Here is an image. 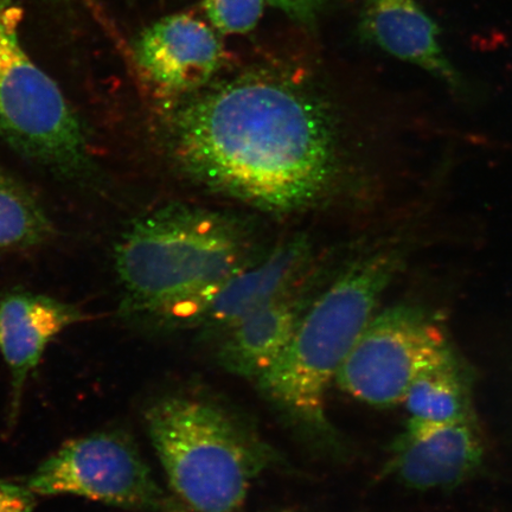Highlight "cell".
I'll use <instances>...</instances> for the list:
<instances>
[{
	"label": "cell",
	"mask_w": 512,
	"mask_h": 512,
	"mask_svg": "<svg viewBox=\"0 0 512 512\" xmlns=\"http://www.w3.org/2000/svg\"><path fill=\"white\" fill-rule=\"evenodd\" d=\"M172 151L183 171L271 213L323 200L342 168L337 119L297 72L256 67L175 102Z\"/></svg>",
	"instance_id": "obj_1"
},
{
	"label": "cell",
	"mask_w": 512,
	"mask_h": 512,
	"mask_svg": "<svg viewBox=\"0 0 512 512\" xmlns=\"http://www.w3.org/2000/svg\"><path fill=\"white\" fill-rule=\"evenodd\" d=\"M238 222L207 210L169 207L144 216L115 248L125 317L195 326L226 281L249 264Z\"/></svg>",
	"instance_id": "obj_2"
},
{
	"label": "cell",
	"mask_w": 512,
	"mask_h": 512,
	"mask_svg": "<svg viewBox=\"0 0 512 512\" xmlns=\"http://www.w3.org/2000/svg\"><path fill=\"white\" fill-rule=\"evenodd\" d=\"M411 248L398 240L352 261L307 307L283 355L256 381L279 411L318 440H335L326 394Z\"/></svg>",
	"instance_id": "obj_3"
},
{
	"label": "cell",
	"mask_w": 512,
	"mask_h": 512,
	"mask_svg": "<svg viewBox=\"0 0 512 512\" xmlns=\"http://www.w3.org/2000/svg\"><path fill=\"white\" fill-rule=\"evenodd\" d=\"M147 432L171 488L195 512H235L278 454L214 401L160 399L145 414Z\"/></svg>",
	"instance_id": "obj_4"
},
{
	"label": "cell",
	"mask_w": 512,
	"mask_h": 512,
	"mask_svg": "<svg viewBox=\"0 0 512 512\" xmlns=\"http://www.w3.org/2000/svg\"><path fill=\"white\" fill-rule=\"evenodd\" d=\"M17 0H0V139L67 181L94 172L88 134L57 83L24 49Z\"/></svg>",
	"instance_id": "obj_5"
},
{
	"label": "cell",
	"mask_w": 512,
	"mask_h": 512,
	"mask_svg": "<svg viewBox=\"0 0 512 512\" xmlns=\"http://www.w3.org/2000/svg\"><path fill=\"white\" fill-rule=\"evenodd\" d=\"M452 356L444 332L424 310L396 305L371 318L335 381L368 405L394 406L422 373Z\"/></svg>",
	"instance_id": "obj_6"
},
{
	"label": "cell",
	"mask_w": 512,
	"mask_h": 512,
	"mask_svg": "<svg viewBox=\"0 0 512 512\" xmlns=\"http://www.w3.org/2000/svg\"><path fill=\"white\" fill-rule=\"evenodd\" d=\"M27 486L37 496H79L121 509L168 505L137 448L117 433L70 441L32 473Z\"/></svg>",
	"instance_id": "obj_7"
},
{
	"label": "cell",
	"mask_w": 512,
	"mask_h": 512,
	"mask_svg": "<svg viewBox=\"0 0 512 512\" xmlns=\"http://www.w3.org/2000/svg\"><path fill=\"white\" fill-rule=\"evenodd\" d=\"M133 56L145 79L174 104L213 82L227 59L217 31L190 14L164 17L140 32Z\"/></svg>",
	"instance_id": "obj_8"
},
{
	"label": "cell",
	"mask_w": 512,
	"mask_h": 512,
	"mask_svg": "<svg viewBox=\"0 0 512 512\" xmlns=\"http://www.w3.org/2000/svg\"><path fill=\"white\" fill-rule=\"evenodd\" d=\"M389 473L408 488H453L473 475L482 464L483 445L470 422L425 424L408 421L392 445Z\"/></svg>",
	"instance_id": "obj_9"
},
{
	"label": "cell",
	"mask_w": 512,
	"mask_h": 512,
	"mask_svg": "<svg viewBox=\"0 0 512 512\" xmlns=\"http://www.w3.org/2000/svg\"><path fill=\"white\" fill-rule=\"evenodd\" d=\"M358 32L370 46L425 70L452 92L469 93V81L441 46L438 23L416 0H366Z\"/></svg>",
	"instance_id": "obj_10"
},
{
	"label": "cell",
	"mask_w": 512,
	"mask_h": 512,
	"mask_svg": "<svg viewBox=\"0 0 512 512\" xmlns=\"http://www.w3.org/2000/svg\"><path fill=\"white\" fill-rule=\"evenodd\" d=\"M85 319L78 307L42 294L16 291L0 299V354L11 374V419H15L28 376L50 342Z\"/></svg>",
	"instance_id": "obj_11"
},
{
	"label": "cell",
	"mask_w": 512,
	"mask_h": 512,
	"mask_svg": "<svg viewBox=\"0 0 512 512\" xmlns=\"http://www.w3.org/2000/svg\"><path fill=\"white\" fill-rule=\"evenodd\" d=\"M309 258V243L298 238L275 248L266 259L247 264L226 281L195 326L206 337H220L248 313L296 291Z\"/></svg>",
	"instance_id": "obj_12"
},
{
	"label": "cell",
	"mask_w": 512,
	"mask_h": 512,
	"mask_svg": "<svg viewBox=\"0 0 512 512\" xmlns=\"http://www.w3.org/2000/svg\"><path fill=\"white\" fill-rule=\"evenodd\" d=\"M309 306L296 290L248 313L219 337V366L258 381L283 355Z\"/></svg>",
	"instance_id": "obj_13"
},
{
	"label": "cell",
	"mask_w": 512,
	"mask_h": 512,
	"mask_svg": "<svg viewBox=\"0 0 512 512\" xmlns=\"http://www.w3.org/2000/svg\"><path fill=\"white\" fill-rule=\"evenodd\" d=\"M412 421L473 424L471 383L456 355L422 373L403 399Z\"/></svg>",
	"instance_id": "obj_14"
},
{
	"label": "cell",
	"mask_w": 512,
	"mask_h": 512,
	"mask_svg": "<svg viewBox=\"0 0 512 512\" xmlns=\"http://www.w3.org/2000/svg\"><path fill=\"white\" fill-rule=\"evenodd\" d=\"M51 233L53 226L35 198L0 172V251L40 245Z\"/></svg>",
	"instance_id": "obj_15"
},
{
	"label": "cell",
	"mask_w": 512,
	"mask_h": 512,
	"mask_svg": "<svg viewBox=\"0 0 512 512\" xmlns=\"http://www.w3.org/2000/svg\"><path fill=\"white\" fill-rule=\"evenodd\" d=\"M267 0H203L211 27L223 35L248 34L259 24Z\"/></svg>",
	"instance_id": "obj_16"
},
{
	"label": "cell",
	"mask_w": 512,
	"mask_h": 512,
	"mask_svg": "<svg viewBox=\"0 0 512 512\" xmlns=\"http://www.w3.org/2000/svg\"><path fill=\"white\" fill-rule=\"evenodd\" d=\"M330 0H267V4L303 27L312 29Z\"/></svg>",
	"instance_id": "obj_17"
},
{
	"label": "cell",
	"mask_w": 512,
	"mask_h": 512,
	"mask_svg": "<svg viewBox=\"0 0 512 512\" xmlns=\"http://www.w3.org/2000/svg\"><path fill=\"white\" fill-rule=\"evenodd\" d=\"M36 494L27 485H17L0 479V512H32Z\"/></svg>",
	"instance_id": "obj_18"
}]
</instances>
